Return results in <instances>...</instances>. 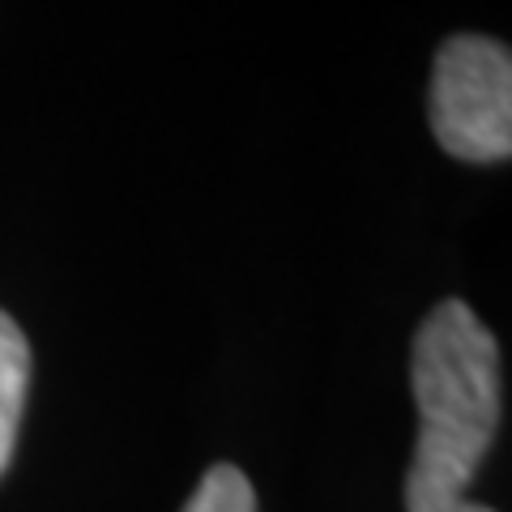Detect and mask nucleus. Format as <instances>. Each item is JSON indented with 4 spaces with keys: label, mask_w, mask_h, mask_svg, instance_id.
<instances>
[{
    "label": "nucleus",
    "mask_w": 512,
    "mask_h": 512,
    "mask_svg": "<svg viewBox=\"0 0 512 512\" xmlns=\"http://www.w3.org/2000/svg\"><path fill=\"white\" fill-rule=\"evenodd\" d=\"M410 384L419 406L406 512H448L466 500L500 423V346L470 303L444 299L414 333Z\"/></svg>",
    "instance_id": "f257e3e1"
},
{
    "label": "nucleus",
    "mask_w": 512,
    "mask_h": 512,
    "mask_svg": "<svg viewBox=\"0 0 512 512\" xmlns=\"http://www.w3.org/2000/svg\"><path fill=\"white\" fill-rule=\"evenodd\" d=\"M431 133L461 163H504L512 154V56L483 35L440 43L431 69Z\"/></svg>",
    "instance_id": "f03ea898"
},
{
    "label": "nucleus",
    "mask_w": 512,
    "mask_h": 512,
    "mask_svg": "<svg viewBox=\"0 0 512 512\" xmlns=\"http://www.w3.org/2000/svg\"><path fill=\"white\" fill-rule=\"evenodd\" d=\"M30 384V346L26 333L13 325L9 312H0V474H5L13 444H18V423L26 410Z\"/></svg>",
    "instance_id": "7ed1b4c3"
},
{
    "label": "nucleus",
    "mask_w": 512,
    "mask_h": 512,
    "mask_svg": "<svg viewBox=\"0 0 512 512\" xmlns=\"http://www.w3.org/2000/svg\"><path fill=\"white\" fill-rule=\"evenodd\" d=\"M184 512H256V495L235 466H210Z\"/></svg>",
    "instance_id": "20e7f679"
},
{
    "label": "nucleus",
    "mask_w": 512,
    "mask_h": 512,
    "mask_svg": "<svg viewBox=\"0 0 512 512\" xmlns=\"http://www.w3.org/2000/svg\"><path fill=\"white\" fill-rule=\"evenodd\" d=\"M448 512H491V508H483V504H470V500H461L457 508H448Z\"/></svg>",
    "instance_id": "39448f33"
}]
</instances>
